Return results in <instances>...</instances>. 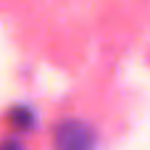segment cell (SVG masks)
I'll list each match as a JSON object with an SVG mask.
<instances>
[{
  "instance_id": "1",
  "label": "cell",
  "mask_w": 150,
  "mask_h": 150,
  "mask_svg": "<svg viewBox=\"0 0 150 150\" xmlns=\"http://www.w3.org/2000/svg\"><path fill=\"white\" fill-rule=\"evenodd\" d=\"M53 145H55V150H92L95 134L84 121H63L55 129Z\"/></svg>"
},
{
  "instance_id": "2",
  "label": "cell",
  "mask_w": 150,
  "mask_h": 150,
  "mask_svg": "<svg viewBox=\"0 0 150 150\" xmlns=\"http://www.w3.org/2000/svg\"><path fill=\"white\" fill-rule=\"evenodd\" d=\"M5 121H8V127H11L13 132H29V129L34 127V113H32V108H26V105H16V108L5 116Z\"/></svg>"
},
{
  "instance_id": "3",
  "label": "cell",
  "mask_w": 150,
  "mask_h": 150,
  "mask_svg": "<svg viewBox=\"0 0 150 150\" xmlns=\"http://www.w3.org/2000/svg\"><path fill=\"white\" fill-rule=\"evenodd\" d=\"M0 150H21L18 142H0Z\"/></svg>"
}]
</instances>
